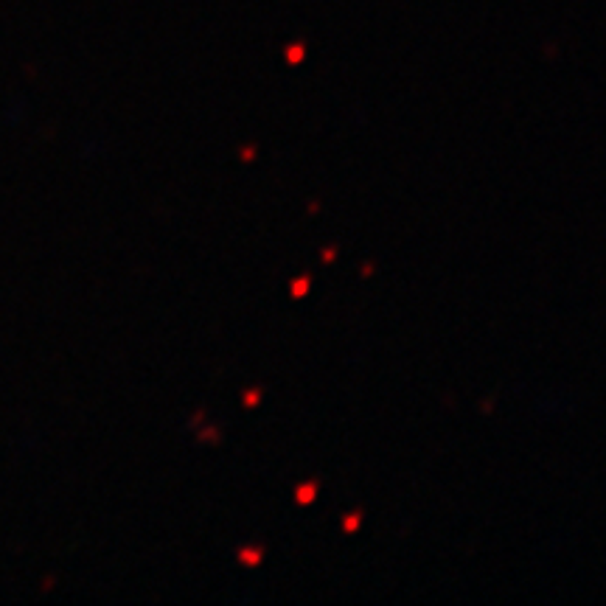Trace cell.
Here are the masks:
<instances>
[{
  "mask_svg": "<svg viewBox=\"0 0 606 606\" xmlns=\"http://www.w3.org/2000/svg\"><path fill=\"white\" fill-rule=\"evenodd\" d=\"M239 154H242V160H244V163H250V160L255 157V146H244V149H242V152H239Z\"/></svg>",
  "mask_w": 606,
  "mask_h": 606,
  "instance_id": "ba28073f",
  "label": "cell"
},
{
  "mask_svg": "<svg viewBox=\"0 0 606 606\" xmlns=\"http://www.w3.org/2000/svg\"><path fill=\"white\" fill-rule=\"evenodd\" d=\"M360 525H363V514H360V511L346 514V519H343V531H346V533H354Z\"/></svg>",
  "mask_w": 606,
  "mask_h": 606,
  "instance_id": "5b68a950",
  "label": "cell"
},
{
  "mask_svg": "<svg viewBox=\"0 0 606 606\" xmlns=\"http://www.w3.org/2000/svg\"><path fill=\"white\" fill-rule=\"evenodd\" d=\"M200 441H219V432L211 427V430H202L200 432Z\"/></svg>",
  "mask_w": 606,
  "mask_h": 606,
  "instance_id": "52a82bcc",
  "label": "cell"
},
{
  "mask_svg": "<svg viewBox=\"0 0 606 606\" xmlns=\"http://www.w3.org/2000/svg\"><path fill=\"white\" fill-rule=\"evenodd\" d=\"M334 258H337V247H329V250H323V261H326V264H332Z\"/></svg>",
  "mask_w": 606,
  "mask_h": 606,
  "instance_id": "9c48e42d",
  "label": "cell"
},
{
  "mask_svg": "<svg viewBox=\"0 0 606 606\" xmlns=\"http://www.w3.org/2000/svg\"><path fill=\"white\" fill-rule=\"evenodd\" d=\"M261 401V390L258 387H250V390H244L242 393V404L244 407H255Z\"/></svg>",
  "mask_w": 606,
  "mask_h": 606,
  "instance_id": "8992f818",
  "label": "cell"
},
{
  "mask_svg": "<svg viewBox=\"0 0 606 606\" xmlns=\"http://www.w3.org/2000/svg\"><path fill=\"white\" fill-rule=\"evenodd\" d=\"M317 499V480H306L295 488V502L298 505H312Z\"/></svg>",
  "mask_w": 606,
  "mask_h": 606,
  "instance_id": "6da1fadb",
  "label": "cell"
},
{
  "mask_svg": "<svg viewBox=\"0 0 606 606\" xmlns=\"http://www.w3.org/2000/svg\"><path fill=\"white\" fill-rule=\"evenodd\" d=\"M309 289H312V278H309V275H301V278H295V281L289 284V295H292V298H306Z\"/></svg>",
  "mask_w": 606,
  "mask_h": 606,
  "instance_id": "3957f363",
  "label": "cell"
},
{
  "mask_svg": "<svg viewBox=\"0 0 606 606\" xmlns=\"http://www.w3.org/2000/svg\"><path fill=\"white\" fill-rule=\"evenodd\" d=\"M370 272H373V264H365V267H363V275H365V278H368Z\"/></svg>",
  "mask_w": 606,
  "mask_h": 606,
  "instance_id": "30bf717a",
  "label": "cell"
},
{
  "mask_svg": "<svg viewBox=\"0 0 606 606\" xmlns=\"http://www.w3.org/2000/svg\"><path fill=\"white\" fill-rule=\"evenodd\" d=\"M284 56H286V62H289V65H301V62H303V56H306V45H303V42L286 45Z\"/></svg>",
  "mask_w": 606,
  "mask_h": 606,
  "instance_id": "277c9868",
  "label": "cell"
},
{
  "mask_svg": "<svg viewBox=\"0 0 606 606\" xmlns=\"http://www.w3.org/2000/svg\"><path fill=\"white\" fill-rule=\"evenodd\" d=\"M236 559H239V564H244V567H258V564H261V559H264V547H253V545L239 547Z\"/></svg>",
  "mask_w": 606,
  "mask_h": 606,
  "instance_id": "7a4b0ae2",
  "label": "cell"
}]
</instances>
